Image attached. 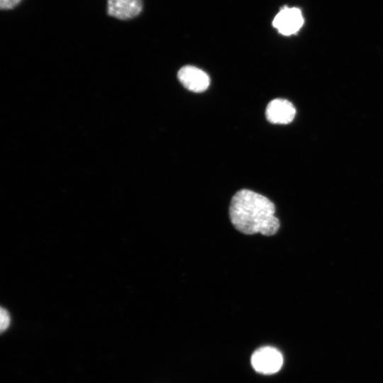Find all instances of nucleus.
<instances>
[{"label": "nucleus", "instance_id": "5", "mask_svg": "<svg viewBox=\"0 0 383 383\" xmlns=\"http://www.w3.org/2000/svg\"><path fill=\"white\" fill-rule=\"evenodd\" d=\"M265 113L267 119L270 123L287 124L294 118L296 109L288 100L275 99L268 104Z\"/></svg>", "mask_w": 383, "mask_h": 383}, {"label": "nucleus", "instance_id": "4", "mask_svg": "<svg viewBox=\"0 0 383 383\" xmlns=\"http://www.w3.org/2000/svg\"><path fill=\"white\" fill-rule=\"evenodd\" d=\"M178 79L181 84L193 92H203L209 86V75L201 69L191 65L182 67L178 72Z\"/></svg>", "mask_w": 383, "mask_h": 383}, {"label": "nucleus", "instance_id": "2", "mask_svg": "<svg viewBox=\"0 0 383 383\" xmlns=\"http://www.w3.org/2000/svg\"><path fill=\"white\" fill-rule=\"evenodd\" d=\"M251 364L257 372L272 374L280 370L283 364V357L277 349L265 346L253 353L251 357Z\"/></svg>", "mask_w": 383, "mask_h": 383}, {"label": "nucleus", "instance_id": "7", "mask_svg": "<svg viewBox=\"0 0 383 383\" xmlns=\"http://www.w3.org/2000/svg\"><path fill=\"white\" fill-rule=\"evenodd\" d=\"M0 318H1L0 328H1V331L3 332L8 328L10 323L9 313L4 308L1 309Z\"/></svg>", "mask_w": 383, "mask_h": 383}, {"label": "nucleus", "instance_id": "1", "mask_svg": "<svg viewBox=\"0 0 383 383\" xmlns=\"http://www.w3.org/2000/svg\"><path fill=\"white\" fill-rule=\"evenodd\" d=\"M275 206L268 198L249 189H241L232 197L229 217L233 226L246 235L275 234L280 226L274 216Z\"/></svg>", "mask_w": 383, "mask_h": 383}, {"label": "nucleus", "instance_id": "6", "mask_svg": "<svg viewBox=\"0 0 383 383\" xmlns=\"http://www.w3.org/2000/svg\"><path fill=\"white\" fill-rule=\"evenodd\" d=\"M143 9V0H108L107 13L109 16L121 20H128L140 14Z\"/></svg>", "mask_w": 383, "mask_h": 383}, {"label": "nucleus", "instance_id": "3", "mask_svg": "<svg viewBox=\"0 0 383 383\" xmlns=\"http://www.w3.org/2000/svg\"><path fill=\"white\" fill-rule=\"evenodd\" d=\"M304 24L301 11L296 7L284 6L275 16L272 26L283 35L296 33Z\"/></svg>", "mask_w": 383, "mask_h": 383}, {"label": "nucleus", "instance_id": "8", "mask_svg": "<svg viewBox=\"0 0 383 383\" xmlns=\"http://www.w3.org/2000/svg\"><path fill=\"white\" fill-rule=\"evenodd\" d=\"M21 1V0H0V8L3 10L11 9Z\"/></svg>", "mask_w": 383, "mask_h": 383}]
</instances>
